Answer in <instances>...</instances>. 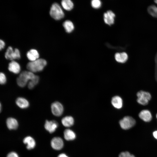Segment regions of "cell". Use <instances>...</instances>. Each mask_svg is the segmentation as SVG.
I'll return each instance as SVG.
<instances>
[{
	"label": "cell",
	"mask_w": 157,
	"mask_h": 157,
	"mask_svg": "<svg viewBox=\"0 0 157 157\" xmlns=\"http://www.w3.org/2000/svg\"><path fill=\"white\" fill-rule=\"evenodd\" d=\"M47 64V62L46 60L42 58H39L28 63L26 65V68L31 72H36L42 71Z\"/></svg>",
	"instance_id": "cell-1"
},
{
	"label": "cell",
	"mask_w": 157,
	"mask_h": 157,
	"mask_svg": "<svg viewBox=\"0 0 157 157\" xmlns=\"http://www.w3.org/2000/svg\"><path fill=\"white\" fill-rule=\"evenodd\" d=\"M35 75L33 73L30 71H24L22 72L17 79V83L19 86L24 87L28 82L33 78Z\"/></svg>",
	"instance_id": "cell-2"
},
{
	"label": "cell",
	"mask_w": 157,
	"mask_h": 157,
	"mask_svg": "<svg viewBox=\"0 0 157 157\" xmlns=\"http://www.w3.org/2000/svg\"><path fill=\"white\" fill-rule=\"evenodd\" d=\"M49 13L51 16L56 20H60L64 17V13L61 7L56 3L52 5Z\"/></svg>",
	"instance_id": "cell-3"
},
{
	"label": "cell",
	"mask_w": 157,
	"mask_h": 157,
	"mask_svg": "<svg viewBox=\"0 0 157 157\" xmlns=\"http://www.w3.org/2000/svg\"><path fill=\"white\" fill-rule=\"evenodd\" d=\"M135 124V119L131 117L126 116L124 117L119 121L121 128L123 129L127 130L133 126Z\"/></svg>",
	"instance_id": "cell-4"
},
{
	"label": "cell",
	"mask_w": 157,
	"mask_h": 157,
	"mask_svg": "<svg viewBox=\"0 0 157 157\" xmlns=\"http://www.w3.org/2000/svg\"><path fill=\"white\" fill-rule=\"evenodd\" d=\"M137 96L138 98L137 102L143 105H147L151 98V95L149 92L143 91L138 92Z\"/></svg>",
	"instance_id": "cell-5"
},
{
	"label": "cell",
	"mask_w": 157,
	"mask_h": 157,
	"mask_svg": "<svg viewBox=\"0 0 157 157\" xmlns=\"http://www.w3.org/2000/svg\"><path fill=\"white\" fill-rule=\"evenodd\" d=\"M5 58L8 60H13L15 59H19L20 58V54L19 50L15 48L13 51L11 47L8 48L5 55Z\"/></svg>",
	"instance_id": "cell-6"
},
{
	"label": "cell",
	"mask_w": 157,
	"mask_h": 157,
	"mask_svg": "<svg viewBox=\"0 0 157 157\" xmlns=\"http://www.w3.org/2000/svg\"><path fill=\"white\" fill-rule=\"evenodd\" d=\"M51 110L53 115L58 117L63 114L64 108L63 105L60 103L58 101H55L51 104Z\"/></svg>",
	"instance_id": "cell-7"
},
{
	"label": "cell",
	"mask_w": 157,
	"mask_h": 157,
	"mask_svg": "<svg viewBox=\"0 0 157 157\" xmlns=\"http://www.w3.org/2000/svg\"><path fill=\"white\" fill-rule=\"evenodd\" d=\"M51 144L53 149L56 150H60L64 146V142L61 138L55 137L52 139Z\"/></svg>",
	"instance_id": "cell-8"
},
{
	"label": "cell",
	"mask_w": 157,
	"mask_h": 157,
	"mask_svg": "<svg viewBox=\"0 0 157 157\" xmlns=\"http://www.w3.org/2000/svg\"><path fill=\"white\" fill-rule=\"evenodd\" d=\"M44 126L46 130L49 133H52L55 131L58 126V124L56 121L54 120H46Z\"/></svg>",
	"instance_id": "cell-9"
},
{
	"label": "cell",
	"mask_w": 157,
	"mask_h": 157,
	"mask_svg": "<svg viewBox=\"0 0 157 157\" xmlns=\"http://www.w3.org/2000/svg\"><path fill=\"white\" fill-rule=\"evenodd\" d=\"M115 14L111 10H108L104 14V19L105 23L109 25L113 24L114 22Z\"/></svg>",
	"instance_id": "cell-10"
},
{
	"label": "cell",
	"mask_w": 157,
	"mask_h": 157,
	"mask_svg": "<svg viewBox=\"0 0 157 157\" xmlns=\"http://www.w3.org/2000/svg\"><path fill=\"white\" fill-rule=\"evenodd\" d=\"M8 68L9 71L15 74H18L21 70L19 64L14 60L12 61L9 63Z\"/></svg>",
	"instance_id": "cell-11"
},
{
	"label": "cell",
	"mask_w": 157,
	"mask_h": 157,
	"mask_svg": "<svg viewBox=\"0 0 157 157\" xmlns=\"http://www.w3.org/2000/svg\"><path fill=\"white\" fill-rule=\"evenodd\" d=\"M16 105L22 109H25L28 108L29 105V102L25 98L22 97L17 98L15 101Z\"/></svg>",
	"instance_id": "cell-12"
},
{
	"label": "cell",
	"mask_w": 157,
	"mask_h": 157,
	"mask_svg": "<svg viewBox=\"0 0 157 157\" xmlns=\"http://www.w3.org/2000/svg\"><path fill=\"white\" fill-rule=\"evenodd\" d=\"M24 143L26 144V148L28 150L34 148L35 147L36 143L34 139L30 136L25 137L23 140Z\"/></svg>",
	"instance_id": "cell-13"
},
{
	"label": "cell",
	"mask_w": 157,
	"mask_h": 157,
	"mask_svg": "<svg viewBox=\"0 0 157 157\" xmlns=\"http://www.w3.org/2000/svg\"><path fill=\"white\" fill-rule=\"evenodd\" d=\"M6 124L8 128L10 130L16 129L18 126L17 120L13 117L7 118L6 121Z\"/></svg>",
	"instance_id": "cell-14"
},
{
	"label": "cell",
	"mask_w": 157,
	"mask_h": 157,
	"mask_svg": "<svg viewBox=\"0 0 157 157\" xmlns=\"http://www.w3.org/2000/svg\"><path fill=\"white\" fill-rule=\"evenodd\" d=\"M111 103L113 106L116 108L119 109L122 107V100L121 97L118 96H115L113 97Z\"/></svg>",
	"instance_id": "cell-15"
},
{
	"label": "cell",
	"mask_w": 157,
	"mask_h": 157,
	"mask_svg": "<svg viewBox=\"0 0 157 157\" xmlns=\"http://www.w3.org/2000/svg\"><path fill=\"white\" fill-rule=\"evenodd\" d=\"M140 118L146 122L150 121L152 118V116L150 112L148 110H144L141 111L139 115Z\"/></svg>",
	"instance_id": "cell-16"
},
{
	"label": "cell",
	"mask_w": 157,
	"mask_h": 157,
	"mask_svg": "<svg viewBox=\"0 0 157 157\" xmlns=\"http://www.w3.org/2000/svg\"><path fill=\"white\" fill-rule=\"evenodd\" d=\"M28 59L31 61H33L39 59V54L37 50L31 49L26 54Z\"/></svg>",
	"instance_id": "cell-17"
},
{
	"label": "cell",
	"mask_w": 157,
	"mask_h": 157,
	"mask_svg": "<svg viewBox=\"0 0 157 157\" xmlns=\"http://www.w3.org/2000/svg\"><path fill=\"white\" fill-rule=\"evenodd\" d=\"M61 123L64 126L69 127L73 125L74 123V119L72 117L67 116L62 119Z\"/></svg>",
	"instance_id": "cell-18"
},
{
	"label": "cell",
	"mask_w": 157,
	"mask_h": 157,
	"mask_svg": "<svg viewBox=\"0 0 157 157\" xmlns=\"http://www.w3.org/2000/svg\"><path fill=\"white\" fill-rule=\"evenodd\" d=\"M64 138L67 141H72L76 138V134L75 132L70 129H67L64 132Z\"/></svg>",
	"instance_id": "cell-19"
},
{
	"label": "cell",
	"mask_w": 157,
	"mask_h": 157,
	"mask_svg": "<svg viewBox=\"0 0 157 157\" xmlns=\"http://www.w3.org/2000/svg\"><path fill=\"white\" fill-rule=\"evenodd\" d=\"M115 59L118 62L123 63L127 60L128 56L127 54L124 52L117 53L115 56Z\"/></svg>",
	"instance_id": "cell-20"
},
{
	"label": "cell",
	"mask_w": 157,
	"mask_h": 157,
	"mask_svg": "<svg viewBox=\"0 0 157 157\" xmlns=\"http://www.w3.org/2000/svg\"><path fill=\"white\" fill-rule=\"evenodd\" d=\"M63 8L67 11L72 10L74 7V4L70 0H63L61 2Z\"/></svg>",
	"instance_id": "cell-21"
},
{
	"label": "cell",
	"mask_w": 157,
	"mask_h": 157,
	"mask_svg": "<svg viewBox=\"0 0 157 157\" xmlns=\"http://www.w3.org/2000/svg\"><path fill=\"white\" fill-rule=\"evenodd\" d=\"M63 26L66 31L68 33H71L74 29L73 23L70 20H67L65 21L63 24Z\"/></svg>",
	"instance_id": "cell-22"
},
{
	"label": "cell",
	"mask_w": 157,
	"mask_h": 157,
	"mask_svg": "<svg viewBox=\"0 0 157 157\" xmlns=\"http://www.w3.org/2000/svg\"><path fill=\"white\" fill-rule=\"evenodd\" d=\"M39 77L35 75V77L29 81L28 83V87L29 89H33L38 83Z\"/></svg>",
	"instance_id": "cell-23"
},
{
	"label": "cell",
	"mask_w": 157,
	"mask_h": 157,
	"mask_svg": "<svg viewBox=\"0 0 157 157\" xmlns=\"http://www.w3.org/2000/svg\"><path fill=\"white\" fill-rule=\"evenodd\" d=\"M91 4L93 8L97 9L101 7V3L99 0H93L91 1Z\"/></svg>",
	"instance_id": "cell-24"
},
{
	"label": "cell",
	"mask_w": 157,
	"mask_h": 157,
	"mask_svg": "<svg viewBox=\"0 0 157 157\" xmlns=\"http://www.w3.org/2000/svg\"><path fill=\"white\" fill-rule=\"evenodd\" d=\"M7 81L6 77L5 74L1 72L0 74V83L1 85L5 84Z\"/></svg>",
	"instance_id": "cell-25"
},
{
	"label": "cell",
	"mask_w": 157,
	"mask_h": 157,
	"mask_svg": "<svg viewBox=\"0 0 157 157\" xmlns=\"http://www.w3.org/2000/svg\"><path fill=\"white\" fill-rule=\"evenodd\" d=\"M119 157H135V156L129 152L125 151L121 153L119 155Z\"/></svg>",
	"instance_id": "cell-26"
},
{
	"label": "cell",
	"mask_w": 157,
	"mask_h": 157,
	"mask_svg": "<svg viewBox=\"0 0 157 157\" xmlns=\"http://www.w3.org/2000/svg\"><path fill=\"white\" fill-rule=\"evenodd\" d=\"M7 157H19V156L16 153L11 152L7 155Z\"/></svg>",
	"instance_id": "cell-27"
},
{
	"label": "cell",
	"mask_w": 157,
	"mask_h": 157,
	"mask_svg": "<svg viewBox=\"0 0 157 157\" xmlns=\"http://www.w3.org/2000/svg\"><path fill=\"white\" fill-rule=\"evenodd\" d=\"M5 46V43L2 40H0V49L1 50L3 49Z\"/></svg>",
	"instance_id": "cell-28"
},
{
	"label": "cell",
	"mask_w": 157,
	"mask_h": 157,
	"mask_svg": "<svg viewBox=\"0 0 157 157\" xmlns=\"http://www.w3.org/2000/svg\"><path fill=\"white\" fill-rule=\"evenodd\" d=\"M58 157H69L66 154L64 153L60 154Z\"/></svg>",
	"instance_id": "cell-29"
},
{
	"label": "cell",
	"mask_w": 157,
	"mask_h": 157,
	"mask_svg": "<svg viewBox=\"0 0 157 157\" xmlns=\"http://www.w3.org/2000/svg\"><path fill=\"white\" fill-rule=\"evenodd\" d=\"M153 135L154 138L157 139V131L153 132Z\"/></svg>",
	"instance_id": "cell-30"
},
{
	"label": "cell",
	"mask_w": 157,
	"mask_h": 157,
	"mask_svg": "<svg viewBox=\"0 0 157 157\" xmlns=\"http://www.w3.org/2000/svg\"><path fill=\"white\" fill-rule=\"evenodd\" d=\"M156 17H157V7H156L155 10Z\"/></svg>",
	"instance_id": "cell-31"
},
{
	"label": "cell",
	"mask_w": 157,
	"mask_h": 157,
	"mask_svg": "<svg viewBox=\"0 0 157 157\" xmlns=\"http://www.w3.org/2000/svg\"><path fill=\"white\" fill-rule=\"evenodd\" d=\"M155 2L156 3H157V0H155Z\"/></svg>",
	"instance_id": "cell-32"
},
{
	"label": "cell",
	"mask_w": 157,
	"mask_h": 157,
	"mask_svg": "<svg viewBox=\"0 0 157 157\" xmlns=\"http://www.w3.org/2000/svg\"><path fill=\"white\" fill-rule=\"evenodd\" d=\"M156 117H157V115H156Z\"/></svg>",
	"instance_id": "cell-33"
}]
</instances>
